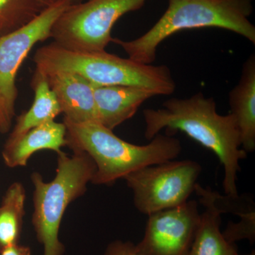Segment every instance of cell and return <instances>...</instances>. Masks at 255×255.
<instances>
[{
    "label": "cell",
    "mask_w": 255,
    "mask_h": 255,
    "mask_svg": "<svg viewBox=\"0 0 255 255\" xmlns=\"http://www.w3.org/2000/svg\"><path fill=\"white\" fill-rule=\"evenodd\" d=\"M237 255H255V251H252L251 253H248V254H246V255L238 254Z\"/></svg>",
    "instance_id": "cell-24"
},
{
    "label": "cell",
    "mask_w": 255,
    "mask_h": 255,
    "mask_svg": "<svg viewBox=\"0 0 255 255\" xmlns=\"http://www.w3.org/2000/svg\"><path fill=\"white\" fill-rule=\"evenodd\" d=\"M56 174L53 180L45 182L41 174H31L33 214L32 223L44 255H63L65 246L59 239L62 220L68 206L84 195L88 183L95 173L91 157L82 152L68 156L63 151L57 154Z\"/></svg>",
    "instance_id": "cell-5"
},
{
    "label": "cell",
    "mask_w": 255,
    "mask_h": 255,
    "mask_svg": "<svg viewBox=\"0 0 255 255\" xmlns=\"http://www.w3.org/2000/svg\"><path fill=\"white\" fill-rule=\"evenodd\" d=\"M71 4L60 0L40 13L31 22L0 36V132L9 131L15 116L18 97L16 78L21 64L33 47L51 38V29L58 17Z\"/></svg>",
    "instance_id": "cell-8"
},
{
    "label": "cell",
    "mask_w": 255,
    "mask_h": 255,
    "mask_svg": "<svg viewBox=\"0 0 255 255\" xmlns=\"http://www.w3.org/2000/svg\"><path fill=\"white\" fill-rule=\"evenodd\" d=\"M71 4H78V3L82 2V1H85V0H70Z\"/></svg>",
    "instance_id": "cell-23"
},
{
    "label": "cell",
    "mask_w": 255,
    "mask_h": 255,
    "mask_svg": "<svg viewBox=\"0 0 255 255\" xmlns=\"http://www.w3.org/2000/svg\"><path fill=\"white\" fill-rule=\"evenodd\" d=\"M223 236L229 243L236 244V242L248 240L254 243L255 240V216L241 219L239 222L228 223Z\"/></svg>",
    "instance_id": "cell-19"
},
{
    "label": "cell",
    "mask_w": 255,
    "mask_h": 255,
    "mask_svg": "<svg viewBox=\"0 0 255 255\" xmlns=\"http://www.w3.org/2000/svg\"><path fill=\"white\" fill-rule=\"evenodd\" d=\"M26 194L21 183H12L5 192L0 206V253L18 244L25 216Z\"/></svg>",
    "instance_id": "cell-16"
},
{
    "label": "cell",
    "mask_w": 255,
    "mask_h": 255,
    "mask_svg": "<svg viewBox=\"0 0 255 255\" xmlns=\"http://www.w3.org/2000/svg\"><path fill=\"white\" fill-rule=\"evenodd\" d=\"M104 255H142L131 242L115 241L111 243Z\"/></svg>",
    "instance_id": "cell-20"
},
{
    "label": "cell",
    "mask_w": 255,
    "mask_h": 255,
    "mask_svg": "<svg viewBox=\"0 0 255 255\" xmlns=\"http://www.w3.org/2000/svg\"><path fill=\"white\" fill-rule=\"evenodd\" d=\"M43 75L65 114L64 119L75 123L97 122L91 83L76 74L65 72Z\"/></svg>",
    "instance_id": "cell-10"
},
{
    "label": "cell",
    "mask_w": 255,
    "mask_h": 255,
    "mask_svg": "<svg viewBox=\"0 0 255 255\" xmlns=\"http://www.w3.org/2000/svg\"><path fill=\"white\" fill-rule=\"evenodd\" d=\"M67 146L73 152L87 154L96 165L91 183L112 185L118 179L148 166L175 159L182 144L172 135L158 133L146 145L122 140L98 122L75 123L64 119Z\"/></svg>",
    "instance_id": "cell-2"
},
{
    "label": "cell",
    "mask_w": 255,
    "mask_h": 255,
    "mask_svg": "<svg viewBox=\"0 0 255 255\" xmlns=\"http://www.w3.org/2000/svg\"><path fill=\"white\" fill-rule=\"evenodd\" d=\"M43 9L38 0H0V36L28 24Z\"/></svg>",
    "instance_id": "cell-17"
},
{
    "label": "cell",
    "mask_w": 255,
    "mask_h": 255,
    "mask_svg": "<svg viewBox=\"0 0 255 255\" xmlns=\"http://www.w3.org/2000/svg\"><path fill=\"white\" fill-rule=\"evenodd\" d=\"M194 192L204 207L188 255H237L236 244L229 243L221 231V212L215 207L204 188L196 184Z\"/></svg>",
    "instance_id": "cell-14"
},
{
    "label": "cell",
    "mask_w": 255,
    "mask_h": 255,
    "mask_svg": "<svg viewBox=\"0 0 255 255\" xmlns=\"http://www.w3.org/2000/svg\"><path fill=\"white\" fill-rule=\"evenodd\" d=\"M59 1L60 0H38V3L43 7V9H46L48 6H51Z\"/></svg>",
    "instance_id": "cell-22"
},
{
    "label": "cell",
    "mask_w": 255,
    "mask_h": 255,
    "mask_svg": "<svg viewBox=\"0 0 255 255\" xmlns=\"http://www.w3.org/2000/svg\"><path fill=\"white\" fill-rule=\"evenodd\" d=\"M201 172L196 161L172 159L138 169L124 179L131 189L135 209L149 216L187 202Z\"/></svg>",
    "instance_id": "cell-7"
},
{
    "label": "cell",
    "mask_w": 255,
    "mask_h": 255,
    "mask_svg": "<svg viewBox=\"0 0 255 255\" xmlns=\"http://www.w3.org/2000/svg\"><path fill=\"white\" fill-rule=\"evenodd\" d=\"M168 7L155 24L142 36L112 42L123 48L130 59L152 64L157 48L166 38L183 30L217 28L244 37L255 44V26L249 17L253 0H168Z\"/></svg>",
    "instance_id": "cell-3"
},
{
    "label": "cell",
    "mask_w": 255,
    "mask_h": 255,
    "mask_svg": "<svg viewBox=\"0 0 255 255\" xmlns=\"http://www.w3.org/2000/svg\"><path fill=\"white\" fill-rule=\"evenodd\" d=\"M231 114L236 119L241 147L247 153L255 150V56L243 64L239 82L229 93Z\"/></svg>",
    "instance_id": "cell-13"
},
{
    "label": "cell",
    "mask_w": 255,
    "mask_h": 255,
    "mask_svg": "<svg viewBox=\"0 0 255 255\" xmlns=\"http://www.w3.org/2000/svg\"><path fill=\"white\" fill-rule=\"evenodd\" d=\"M147 0H86L70 4L51 29L55 43L68 49L105 50L114 24L124 14L140 9Z\"/></svg>",
    "instance_id": "cell-6"
},
{
    "label": "cell",
    "mask_w": 255,
    "mask_h": 255,
    "mask_svg": "<svg viewBox=\"0 0 255 255\" xmlns=\"http://www.w3.org/2000/svg\"><path fill=\"white\" fill-rule=\"evenodd\" d=\"M31 85L34 92L33 104L29 110L16 119L14 128L6 140H14L31 128L55 120L62 114L58 100L45 75L35 70Z\"/></svg>",
    "instance_id": "cell-15"
},
{
    "label": "cell",
    "mask_w": 255,
    "mask_h": 255,
    "mask_svg": "<svg viewBox=\"0 0 255 255\" xmlns=\"http://www.w3.org/2000/svg\"><path fill=\"white\" fill-rule=\"evenodd\" d=\"M0 255H31V251L27 246L16 244L5 248Z\"/></svg>",
    "instance_id": "cell-21"
},
{
    "label": "cell",
    "mask_w": 255,
    "mask_h": 255,
    "mask_svg": "<svg viewBox=\"0 0 255 255\" xmlns=\"http://www.w3.org/2000/svg\"><path fill=\"white\" fill-rule=\"evenodd\" d=\"M36 70L43 75L76 74L96 86L140 87L156 96L170 95L176 84L167 65H152L102 51L68 49L53 43L38 48L33 57Z\"/></svg>",
    "instance_id": "cell-4"
},
{
    "label": "cell",
    "mask_w": 255,
    "mask_h": 255,
    "mask_svg": "<svg viewBox=\"0 0 255 255\" xmlns=\"http://www.w3.org/2000/svg\"><path fill=\"white\" fill-rule=\"evenodd\" d=\"M92 87L97 122L112 130L132 118L144 102L156 97L153 92L140 87L122 85Z\"/></svg>",
    "instance_id": "cell-11"
},
{
    "label": "cell",
    "mask_w": 255,
    "mask_h": 255,
    "mask_svg": "<svg viewBox=\"0 0 255 255\" xmlns=\"http://www.w3.org/2000/svg\"><path fill=\"white\" fill-rule=\"evenodd\" d=\"M206 194L211 199L215 207L221 214H232L240 219L255 216V204L248 194L237 196L221 195L209 187H204Z\"/></svg>",
    "instance_id": "cell-18"
},
{
    "label": "cell",
    "mask_w": 255,
    "mask_h": 255,
    "mask_svg": "<svg viewBox=\"0 0 255 255\" xmlns=\"http://www.w3.org/2000/svg\"><path fill=\"white\" fill-rule=\"evenodd\" d=\"M67 129L63 123L49 121L31 128L14 140H6L3 160L7 167H23L33 154L40 150H53L57 154L67 146Z\"/></svg>",
    "instance_id": "cell-12"
},
{
    "label": "cell",
    "mask_w": 255,
    "mask_h": 255,
    "mask_svg": "<svg viewBox=\"0 0 255 255\" xmlns=\"http://www.w3.org/2000/svg\"><path fill=\"white\" fill-rule=\"evenodd\" d=\"M144 136L150 140L162 129L179 130L216 154L224 170L223 188L225 194L237 196L240 161L248 153L242 148L241 134L236 119L231 113L221 115L216 111L213 97L202 92L189 98H171L157 110L143 111Z\"/></svg>",
    "instance_id": "cell-1"
},
{
    "label": "cell",
    "mask_w": 255,
    "mask_h": 255,
    "mask_svg": "<svg viewBox=\"0 0 255 255\" xmlns=\"http://www.w3.org/2000/svg\"><path fill=\"white\" fill-rule=\"evenodd\" d=\"M194 200L149 215L143 238L135 245L142 255H188L200 222Z\"/></svg>",
    "instance_id": "cell-9"
}]
</instances>
